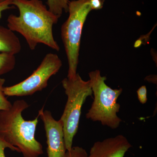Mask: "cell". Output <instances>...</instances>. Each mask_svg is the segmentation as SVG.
<instances>
[{"instance_id": "cell-12", "label": "cell", "mask_w": 157, "mask_h": 157, "mask_svg": "<svg viewBox=\"0 0 157 157\" xmlns=\"http://www.w3.org/2000/svg\"><path fill=\"white\" fill-rule=\"evenodd\" d=\"M4 78H0V110L9 109L12 106V104L6 97L3 92V85L5 83Z\"/></svg>"}, {"instance_id": "cell-1", "label": "cell", "mask_w": 157, "mask_h": 157, "mask_svg": "<svg viewBox=\"0 0 157 157\" xmlns=\"http://www.w3.org/2000/svg\"><path fill=\"white\" fill-rule=\"evenodd\" d=\"M11 5L17 7L19 15H9L8 28L22 35L31 50L42 43L59 51L52 29L59 17L49 11L41 0H12Z\"/></svg>"}, {"instance_id": "cell-7", "label": "cell", "mask_w": 157, "mask_h": 157, "mask_svg": "<svg viewBox=\"0 0 157 157\" xmlns=\"http://www.w3.org/2000/svg\"><path fill=\"white\" fill-rule=\"evenodd\" d=\"M39 116L43 121L47 139L48 157H64L67 151L64 139L63 125L60 120L56 121L48 110L42 108Z\"/></svg>"}, {"instance_id": "cell-9", "label": "cell", "mask_w": 157, "mask_h": 157, "mask_svg": "<svg viewBox=\"0 0 157 157\" xmlns=\"http://www.w3.org/2000/svg\"><path fill=\"white\" fill-rule=\"evenodd\" d=\"M21 49L20 41L14 32L0 25V53L15 56Z\"/></svg>"}, {"instance_id": "cell-11", "label": "cell", "mask_w": 157, "mask_h": 157, "mask_svg": "<svg viewBox=\"0 0 157 157\" xmlns=\"http://www.w3.org/2000/svg\"><path fill=\"white\" fill-rule=\"evenodd\" d=\"M16 64L15 56L0 53V76L14 69Z\"/></svg>"}, {"instance_id": "cell-15", "label": "cell", "mask_w": 157, "mask_h": 157, "mask_svg": "<svg viewBox=\"0 0 157 157\" xmlns=\"http://www.w3.org/2000/svg\"><path fill=\"white\" fill-rule=\"evenodd\" d=\"M7 148L10 149L13 151H16L20 153L18 148L11 146L0 137V157H6L5 155V151Z\"/></svg>"}, {"instance_id": "cell-8", "label": "cell", "mask_w": 157, "mask_h": 157, "mask_svg": "<svg viewBox=\"0 0 157 157\" xmlns=\"http://www.w3.org/2000/svg\"><path fill=\"white\" fill-rule=\"evenodd\" d=\"M132 147L126 137L118 135L95 142L86 157H124Z\"/></svg>"}, {"instance_id": "cell-10", "label": "cell", "mask_w": 157, "mask_h": 157, "mask_svg": "<svg viewBox=\"0 0 157 157\" xmlns=\"http://www.w3.org/2000/svg\"><path fill=\"white\" fill-rule=\"evenodd\" d=\"M4 1L5 0H0V2ZM69 2V0H47L48 10L60 17L63 14V11L68 12Z\"/></svg>"}, {"instance_id": "cell-4", "label": "cell", "mask_w": 157, "mask_h": 157, "mask_svg": "<svg viewBox=\"0 0 157 157\" xmlns=\"http://www.w3.org/2000/svg\"><path fill=\"white\" fill-rule=\"evenodd\" d=\"M62 85L67 101L59 120L63 124L66 150L70 151L78 131L82 105L93 92L90 80H83L78 73L73 78H65Z\"/></svg>"}, {"instance_id": "cell-5", "label": "cell", "mask_w": 157, "mask_h": 157, "mask_svg": "<svg viewBox=\"0 0 157 157\" xmlns=\"http://www.w3.org/2000/svg\"><path fill=\"white\" fill-rule=\"evenodd\" d=\"M91 11L90 0H74L69 2V16L61 29L62 39L69 65L67 78H73L77 73L82 29Z\"/></svg>"}, {"instance_id": "cell-2", "label": "cell", "mask_w": 157, "mask_h": 157, "mask_svg": "<svg viewBox=\"0 0 157 157\" xmlns=\"http://www.w3.org/2000/svg\"><path fill=\"white\" fill-rule=\"evenodd\" d=\"M29 107L24 100H18L10 109L0 110V137L18 148L24 157H39L43 150L35 138L39 115L33 120H25L22 113Z\"/></svg>"}, {"instance_id": "cell-3", "label": "cell", "mask_w": 157, "mask_h": 157, "mask_svg": "<svg viewBox=\"0 0 157 157\" xmlns=\"http://www.w3.org/2000/svg\"><path fill=\"white\" fill-rule=\"evenodd\" d=\"M89 76L94 98L86 115V118L100 122L103 125L112 129L117 128L122 122L117 116L121 105L117 101L122 89H113L108 86L105 82L107 77L101 76L99 70L90 72Z\"/></svg>"}, {"instance_id": "cell-16", "label": "cell", "mask_w": 157, "mask_h": 157, "mask_svg": "<svg viewBox=\"0 0 157 157\" xmlns=\"http://www.w3.org/2000/svg\"><path fill=\"white\" fill-rule=\"evenodd\" d=\"M12 0H5L0 2V19L2 16L3 11L9 9H14V6H10L11 5Z\"/></svg>"}, {"instance_id": "cell-14", "label": "cell", "mask_w": 157, "mask_h": 157, "mask_svg": "<svg viewBox=\"0 0 157 157\" xmlns=\"http://www.w3.org/2000/svg\"><path fill=\"white\" fill-rule=\"evenodd\" d=\"M137 98L141 104H144L147 102V90L145 86H142L139 88L137 91Z\"/></svg>"}, {"instance_id": "cell-6", "label": "cell", "mask_w": 157, "mask_h": 157, "mask_svg": "<svg viewBox=\"0 0 157 157\" xmlns=\"http://www.w3.org/2000/svg\"><path fill=\"white\" fill-rule=\"evenodd\" d=\"M62 66L61 60L57 55L47 54L28 78L12 86L3 87L4 94L10 97H22L32 95L42 90L47 87L49 78L59 72Z\"/></svg>"}, {"instance_id": "cell-17", "label": "cell", "mask_w": 157, "mask_h": 157, "mask_svg": "<svg viewBox=\"0 0 157 157\" xmlns=\"http://www.w3.org/2000/svg\"><path fill=\"white\" fill-rule=\"evenodd\" d=\"M104 1L105 0H90L92 10H98L102 9Z\"/></svg>"}, {"instance_id": "cell-13", "label": "cell", "mask_w": 157, "mask_h": 157, "mask_svg": "<svg viewBox=\"0 0 157 157\" xmlns=\"http://www.w3.org/2000/svg\"><path fill=\"white\" fill-rule=\"evenodd\" d=\"M88 154L86 151L80 147H72L70 151H67L64 157H86Z\"/></svg>"}]
</instances>
